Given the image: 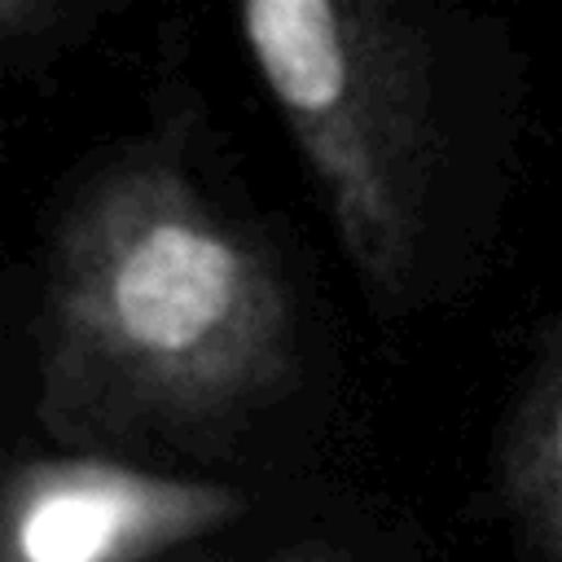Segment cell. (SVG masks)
<instances>
[{
	"instance_id": "obj_3",
	"label": "cell",
	"mask_w": 562,
	"mask_h": 562,
	"mask_svg": "<svg viewBox=\"0 0 562 562\" xmlns=\"http://www.w3.org/2000/svg\"><path fill=\"white\" fill-rule=\"evenodd\" d=\"M246 492L105 457H44L0 483V562H158L233 527Z\"/></svg>"
},
{
	"instance_id": "obj_4",
	"label": "cell",
	"mask_w": 562,
	"mask_h": 562,
	"mask_svg": "<svg viewBox=\"0 0 562 562\" xmlns=\"http://www.w3.org/2000/svg\"><path fill=\"white\" fill-rule=\"evenodd\" d=\"M505 505L540 562H562V321L549 329L501 452Z\"/></svg>"
},
{
	"instance_id": "obj_1",
	"label": "cell",
	"mask_w": 562,
	"mask_h": 562,
	"mask_svg": "<svg viewBox=\"0 0 562 562\" xmlns=\"http://www.w3.org/2000/svg\"><path fill=\"white\" fill-rule=\"evenodd\" d=\"M294 356L272 259L171 162L132 158L66 211L44 281L40 422L66 443L215 426Z\"/></svg>"
},
{
	"instance_id": "obj_2",
	"label": "cell",
	"mask_w": 562,
	"mask_h": 562,
	"mask_svg": "<svg viewBox=\"0 0 562 562\" xmlns=\"http://www.w3.org/2000/svg\"><path fill=\"white\" fill-rule=\"evenodd\" d=\"M241 44L373 299L413 281L430 184V61L373 0H250Z\"/></svg>"
},
{
	"instance_id": "obj_5",
	"label": "cell",
	"mask_w": 562,
	"mask_h": 562,
	"mask_svg": "<svg viewBox=\"0 0 562 562\" xmlns=\"http://www.w3.org/2000/svg\"><path fill=\"white\" fill-rule=\"evenodd\" d=\"M61 9L44 0H0V57L44 40L57 26Z\"/></svg>"
}]
</instances>
